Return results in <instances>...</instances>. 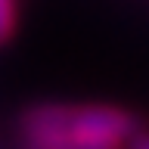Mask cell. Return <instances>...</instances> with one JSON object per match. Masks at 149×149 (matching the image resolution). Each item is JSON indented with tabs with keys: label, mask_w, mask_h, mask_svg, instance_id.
I'll list each match as a JSON object with an SVG mask.
<instances>
[{
	"label": "cell",
	"mask_w": 149,
	"mask_h": 149,
	"mask_svg": "<svg viewBox=\"0 0 149 149\" xmlns=\"http://www.w3.org/2000/svg\"><path fill=\"white\" fill-rule=\"evenodd\" d=\"M134 130V115L112 106H34L22 121L28 149H121Z\"/></svg>",
	"instance_id": "cell-1"
},
{
	"label": "cell",
	"mask_w": 149,
	"mask_h": 149,
	"mask_svg": "<svg viewBox=\"0 0 149 149\" xmlns=\"http://www.w3.org/2000/svg\"><path fill=\"white\" fill-rule=\"evenodd\" d=\"M16 31V0H0V44H6Z\"/></svg>",
	"instance_id": "cell-2"
},
{
	"label": "cell",
	"mask_w": 149,
	"mask_h": 149,
	"mask_svg": "<svg viewBox=\"0 0 149 149\" xmlns=\"http://www.w3.org/2000/svg\"><path fill=\"white\" fill-rule=\"evenodd\" d=\"M127 143H130V149H149V134H134Z\"/></svg>",
	"instance_id": "cell-3"
}]
</instances>
